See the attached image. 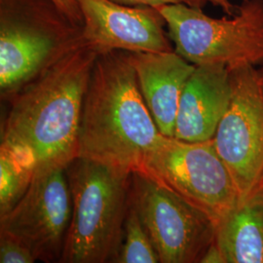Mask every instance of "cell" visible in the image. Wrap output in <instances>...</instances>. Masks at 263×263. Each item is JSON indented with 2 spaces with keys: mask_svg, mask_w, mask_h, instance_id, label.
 <instances>
[{
  "mask_svg": "<svg viewBox=\"0 0 263 263\" xmlns=\"http://www.w3.org/2000/svg\"><path fill=\"white\" fill-rule=\"evenodd\" d=\"M98 54L83 44L14 95L0 149L34 174L66 168L78 157L82 105Z\"/></svg>",
  "mask_w": 263,
  "mask_h": 263,
  "instance_id": "6da1fadb",
  "label": "cell"
},
{
  "mask_svg": "<svg viewBox=\"0 0 263 263\" xmlns=\"http://www.w3.org/2000/svg\"><path fill=\"white\" fill-rule=\"evenodd\" d=\"M163 136L125 51L98 54L82 105L78 156L131 175L141 172Z\"/></svg>",
  "mask_w": 263,
  "mask_h": 263,
  "instance_id": "7a4b0ae2",
  "label": "cell"
},
{
  "mask_svg": "<svg viewBox=\"0 0 263 263\" xmlns=\"http://www.w3.org/2000/svg\"><path fill=\"white\" fill-rule=\"evenodd\" d=\"M66 172L72 215L60 262H116L129 209L132 174L79 156Z\"/></svg>",
  "mask_w": 263,
  "mask_h": 263,
  "instance_id": "3957f363",
  "label": "cell"
},
{
  "mask_svg": "<svg viewBox=\"0 0 263 263\" xmlns=\"http://www.w3.org/2000/svg\"><path fill=\"white\" fill-rule=\"evenodd\" d=\"M82 27L53 0H0V96L9 101L83 45Z\"/></svg>",
  "mask_w": 263,
  "mask_h": 263,
  "instance_id": "277c9868",
  "label": "cell"
},
{
  "mask_svg": "<svg viewBox=\"0 0 263 263\" xmlns=\"http://www.w3.org/2000/svg\"><path fill=\"white\" fill-rule=\"evenodd\" d=\"M175 51L194 66L263 65V0H242L231 18L187 4L158 7Z\"/></svg>",
  "mask_w": 263,
  "mask_h": 263,
  "instance_id": "5b68a950",
  "label": "cell"
},
{
  "mask_svg": "<svg viewBox=\"0 0 263 263\" xmlns=\"http://www.w3.org/2000/svg\"><path fill=\"white\" fill-rule=\"evenodd\" d=\"M217 222L239 203L233 179L213 140L180 141L163 136L141 172Z\"/></svg>",
  "mask_w": 263,
  "mask_h": 263,
  "instance_id": "8992f818",
  "label": "cell"
},
{
  "mask_svg": "<svg viewBox=\"0 0 263 263\" xmlns=\"http://www.w3.org/2000/svg\"><path fill=\"white\" fill-rule=\"evenodd\" d=\"M129 202L161 263L199 262L216 240L212 217L145 174H132Z\"/></svg>",
  "mask_w": 263,
  "mask_h": 263,
  "instance_id": "52a82bcc",
  "label": "cell"
},
{
  "mask_svg": "<svg viewBox=\"0 0 263 263\" xmlns=\"http://www.w3.org/2000/svg\"><path fill=\"white\" fill-rule=\"evenodd\" d=\"M228 69L231 101L213 141L233 179L240 202L263 186V94L254 66Z\"/></svg>",
  "mask_w": 263,
  "mask_h": 263,
  "instance_id": "ba28073f",
  "label": "cell"
},
{
  "mask_svg": "<svg viewBox=\"0 0 263 263\" xmlns=\"http://www.w3.org/2000/svg\"><path fill=\"white\" fill-rule=\"evenodd\" d=\"M72 215L66 168L35 174L27 193L0 216V232L13 236L43 262H60Z\"/></svg>",
  "mask_w": 263,
  "mask_h": 263,
  "instance_id": "9c48e42d",
  "label": "cell"
},
{
  "mask_svg": "<svg viewBox=\"0 0 263 263\" xmlns=\"http://www.w3.org/2000/svg\"><path fill=\"white\" fill-rule=\"evenodd\" d=\"M83 16V43L109 51H175L163 15L155 7H132L110 0H77Z\"/></svg>",
  "mask_w": 263,
  "mask_h": 263,
  "instance_id": "30bf717a",
  "label": "cell"
},
{
  "mask_svg": "<svg viewBox=\"0 0 263 263\" xmlns=\"http://www.w3.org/2000/svg\"><path fill=\"white\" fill-rule=\"evenodd\" d=\"M231 96L228 67L195 66L180 97L174 138L190 142L213 140L229 107Z\"/></svg>",
  "mask_w": 263,
  "mask_h": 263,
  "instance_id": "8fae6325",
  "label": "cell"
},
{
  "mask_svg": "<svg viewBox=\"0 0 263 263\" xmlns=\"http://www.w3.org/2000/svg\"><path fill=\"white\" fill-rule=\"evenodd\" d=\"M125 53L136 71L141 95L159 131L174 138L180 97L196 66L176 51Z\"/></svg>",
  "mask_w": 263,
  "mask_h": 263,
  "instance_id": "7c38bea8",
  "label": "cell"
},
{
  "mask_svg": "<svg viewBox=\"0 0 263 263\" xmlns=\"http://www.w3.org/2000/svg\"><path fill=\"white\" fill-rule=\"evenodd\" d=\"M215 242L226 263H263V186L217 222Z\"/></svg>",
  "mask_w": 263,
  "mask_h": 263,
  "instance_id": "4fadbf2b",
  "label": "cell"
},
{
  "mask_svg": "<svg viewBox=\"0 0 263 263\" xmlns=\"http://www.w3.org/2000/svg\"><path fill=\"white\" fill-rule=\"evenodd\" d=\"M35 174L7 151L0 149V216L7 214L27 193Z\"/></svg>",
  "mask_w": 263,
  "mask_h": 263,
  "instance_id": "5bb4252c",
  "label": "cell"
},
{
  "mask_svg": "<svg viewBox=\"0 0 263 263\" xmlns=\"http://www.w3.org/2000/svg\"><path fill=\"white\" fill-rule=\"evenodd\" d=\"M157 262H160L159 256L137 211L129 202L122 246L115 263Z\"/></svg>",
  "mask_w": 263,
  "mask_h": 263,
  "instance_id": "9a60e30c",
  "label": "cell"
},
{
  "mask_svg": "<svg viewBox=\"0 0 263 263\" xmlns=\"http://www.w3.org/2000/svg\"><path fill=\"white\" fill-rule=\"evenodd\" d=\"M35 256L19 240L5 232H0V262L32 263Z\"/></svg>",
  "mask_w": 263,
  "mask_h": 263,
  "instance_id": "2e32d148",
  "label": "cell"
},
{
  "mask_svg": "<svg viewBox=\"0 0 263 263\" xmlns=\"http://www.w3.org/2000/svg\"><path fill=\"white\" fill-rule=\"evenodd\" d=\"M115 3L126 5V6H132V7H155L158 8L160 6L167 5V4H179L183 3L187 4L192 7H198L202 8L210 3L209 0H110Z\"/></svg>",
  "mask_w": 263,
  "mask_h": 263,
  "instance_id": "e0dca14e",
  "label": "cell"
},
{
  "mask_svg": "<svg viewBox=\"0 0 263 263\" xmlns=\"http://www.w3.org/2000/svg\"><path fill=\"white\" fill-rule=\"evenodd\" d=\"M76 25L83 27V16L77 0H53Z\"/></svg>",
  "mask_w": 263,
  "mask_h": 263,
  "instance_id": "ac0fdd59",
  "label": "cell"
},
{
  "mask_svg": "<svg viewBox=\"0 0 263 263\" xmlns=\"http://www.w3.org/2000/svg\"><path fill=\"white\" fill-rule=\"evenodd\" d=\"M200 263H226L223 254L221 253L218 246L214 242L202 255Z\"/></svg>",
  "mask_w": 263,
  "mask_h": 263,
  "instance_id": "d6986e66",
  "label": "cell"
},
{
  "mask_svg": "<svg viewBox=\"0 0 263 263\" xmlns=\"http://www.w3.org/2000/svg\"><path fill=\"white\" fill-rule=\"evenodd\" d=\"M257 70H258V81H259L260 89H261L263 94V65L262 67L260 69H257Z\"/></svg>",
  "mask_w": 263,
  "mask_h": 263,
  "instance_id": "ffe728a7",
  "label": "cell"
}]
</instances>
